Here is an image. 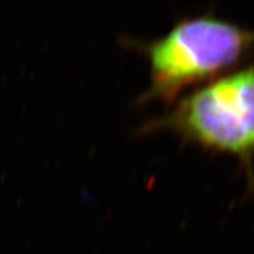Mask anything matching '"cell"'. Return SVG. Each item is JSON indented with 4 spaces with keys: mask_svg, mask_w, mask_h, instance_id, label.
<instances>
[{
    "mask_svg": "<svg viewBox=\"0 0 254 254\" xmlns=\"http://www.w3.org/2000/svg\"><path fill=\"white\" fill-rule=\"evenodd\" d=\"M126 46L144 56L150 67V82L136 104H173L190 87L240 67L254 53V28L204 13L183 18L157 39H129Z\"/></svg>",
    "mask_w": 254,
    "mask_h": 254,
    "instance_id": "6da1fadb",
    "label": "cell"
},
{
    "mask_svg": "<svg viewBox=\"0 0 254 254\" xmlns=\"http://www.w3.org/2000/svg\"><path fill=\"white\" fill-rule=\"evenodd\" d=\"M160 132L236 158L254 192V60L190 92L139 129L140 135Z\"/></svg>",
    "mask_w": 254,
    "mask_h": 254,
    "instance_id": "7a4b0ae2",
    "label": "cell"
}]
</instances>
